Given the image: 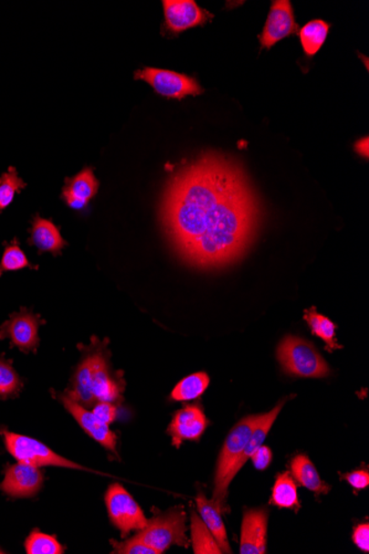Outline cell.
Returning <instances> with one entry per match:
<instances>
[{
	"instance_id": "1",
	"label": "cell",
	"mask_w": 369,
	"mask_h": 554,
	"mask_svg": "<svg viewBox=\"0 0 369 554\" xmlns=\"http://www.w3.org/2000/svg\"><path fill=\"white\" fill-rule=\"evenodd\" d=\"M260 209L243 170L208 153L166 186L160 221L170 246L192 267L216 269L241 258L257 234Z\"/></svg>"
},
{
	"instance_id": "2",
	"label": "cell",
	"mask_w": 369,
	"mask_h": 554,
	"mask_svg": "<svg viewBox=\"0 0 369 554\" xmlns=\"http://www.w3.org/2000/svg\"><path fill=\"white\" fill-rule=\"evenodd\" d=\"M106 344L93 338L90 345H79L83 357L66 395L86 408L97 402L116 404L122 400L123 383L112 374Z\"/></svg>"
},
{
	"instance_id": "3",
	"label": "cell",
	"mask_w": 369,
	"mask_h": 554,
	"mask_svg": "<svg viewBox=\"0 0 369 554\" xmlns=\"http://www.w3.org/2000/svg\"><path fill=\"white\" fill-rule=\"evenodd\" d=\"M264 414L260 416H251L244 417L231 429L221 449L220 459H218L215 476L214 502L218 510H225V504L228 495V487L232 481V469L235 467L238 458L243 452L244 447L251 438L254 427L262 421Z\"/></svg>"
},
{
	"instance_id": "4",
	"label": "cell",
	"mask_w": 369,
	"mask_h": 554,
	"mask_svg": "<svg viewBox=\"0 0 369 554\" xmlns=\"http://www.w3.org/2000/svg\"><path fill=\"white\" fill-rule=\"evenodd\" d=\"M186 531V512L183 507L179 506L168 511L156 512L147 527L135 537L160 554L171 546L189 547Z\"/></svg>"
},
{
	"instance_id": "5",
	"label": "cell",
	"mask_w": 369,
	"mask_h": 554,
	"mask_svg": "<svg viewBox=\"0 0 369 554\" xmlns=\"http://www.w3.org/2000/svg\"><path fill=\"white\" fill-rule=\"evenodd\" d=\"M278 359L289 374L301 377H325L330 367L311 342L289 335L281 342Z\"/></svg>"
},
{
	"instance_id": "6",
	"label": "cell",
	"mask_w": 369,
	"mask_h": 554,
	"mask_svg": "<svg viewBox=\"0 0 369 554\" xmlns=\"http://www.w3.org/2000/svg\"><path fill=\"white\" fill-rule=\"evenodd\" d=\"M5 446L18 462L35 466V467H60L77 470L92 471L79 464L62 457L46 445L37 439L25 436L8 431H2Z\"/></svg>"
},
{
	"instance_id": "7",
	"label": "cell",
	"mask_w": 369,
	"mask_h": 554,
	"mask_svg": "<svg viewBox=\"0 0 369 554\" xmlns=\"http://www.w3.org/2000/svg\"><path fill=\"white\" fill-rule=\"evenodd\" d=\"M106 505L112 524L127 537L129 532L142 530L147 527L148 519L138 502L129 495L124 487L113 484L106 494Z\"/></svg>"
},
{
	"instance_id": "8",
	"label": "cell",
	"mask_w": 369,
	"mask_h": 554,
	"mask_svg": "<svg viewBox=\"0 0 369 554\" xmlns=\"http://www.w3.org/2000/svg\"><path fill=\"white\" fill-rule=\"evenodd\" d=\"M135 79L143 80L159 95L181 100L187 96H200L204 90L194 77L170 70L143 68L134 75Z\"/></svg>"
},
{
	"instance_id": "9",
	"label": "cell",
	"mask_w": 369,
	"mask_h": 554,
	"mask_svg": "<svg viewBox=\"0 0 369 554\" xmlns=\"http://www.w3.org/2000/svg\"><path fill=\"white\" fill-rule=\"evenodd\" d=\"M46 323L40 315L22 308L10 315L9 320L0 325V341L9 339L12 344L27 354L37 352L40 339L38 330Z\"/></svg>"
},
{
	"instance_id": "10",
	"label": "cell",
	"mask_w": 369,
	"mask_h": 554,
	"mask_svg": "<svg viewBox=\"0 0 369 554\" xmlns=\"http://www.w3.org/2000/svg\"><path fill=\"white\" fill-rule=\"evenodd\" d=\"M43 471L33 465L18 462L7 465L0 491L12 499L34 498L43 489Z\"/></svg>"
},
{
	"instance_id": "11",
	"label": "cell",
	"mask_w": 369,
	"mask_h": 554,
	"mask_svg": "<svg viewBox=\"0 0 369 554\" xmlns=\"http://www.w3.org/2000/svg\"><path fill=\"white\" fill-rule=\"evenodd\" d=\"M58 400L66 410L75 417L76 421L89 436L101 445L104 448L116 454L117 452V434L113 433L106 424L95 416V414L87 410L81 404L72 400L66 393H60Z\"/></svg>"
},
{
	"instance_id": "12",
	"label": "cell",
	"mask_w": 369,
	"mask_h": 554,
	"mask_svg": "<svg viewBox=\"0 0 369 554\" xmlns=\"http://www.w3.org/2000/svg\"><path fill=\"white\" fill-rule=\"evenodd\" d=\"M298 29L292 4L289 0H275L270 9L262 35L260 36V43L262 48H272L279 41L295 34Z\"/></svg>"
},
{
	"instance_id": "13",
	"label": "cell",
	"mask_w": 369,
	"mask_h": 554,
	"mask_svg": "<svg viewBox=\"0 0 369 554\" xmlns=\"http://www.w3.org/2000/svg\"><path fill=\"white\" fill-rule=\"evenodd\" d=\"M208 426L207 418L201 408L197 405H187L175 414L171 419L168 433L176 448L185 441H199Z\"/></svg>"
},
{
	"instance_id": "14",
	"label": "cell",
	"mask_w": 369,
	"mask_h": 554,
	"mask_svg": "<svg viewBox=\"0 0 369 554\" xmlns=\"http://www.w3.org/2000/svg\"><path fill=\"white\" fill-rule=\"evenodd\" d=\"M163 7L166 26L175 34L204 25L211 17L192 0H164Z\"/></svg>"
},
{
	"instance_id": "15",
	"label": "cell",
	"mask_w": 369,
	"mask_h": 554,
	"mask_svg": "<svg viewBox=\"0 0 369 554\" xmlns=\"http://www.w3.org/2000/svg\"><path fill=\"white\" fill-rule=\"evenodd\" d=\"M268 510L251 509L244 512L241 538V554H263L267 551Z\"/></svg>"
},
{
	"instance_id": "16",
	"label": "cell",
	"mask_w": 369,
	"mask_h": 554,
	"mask_svg": "<svg viewBox=\"0 0 369 554\" xmlns=\"http://www.w3.org/2000/svg\"><path fill=\"white\" fill-rule=\"evenodd\" d=\"M98 190V182L91 168H87L75 178L67 179L62 190V198L74 210H83L95 198Z\"/></svg>"
},
{
	"instance_id": "17",
	"label": "cell",
	"mask_w": 369,
	"mask_h": 554,
	"mask_svg": "<svg viewBox=\"0 0 369 554\" xmlns=\"http://www.w3.org/2000/svg\"><path fill=\"white\" fill-rule=\"evenodd\" d=\"M30 245L38 248L40 252H50L60 255L67 242L62 238L59 228L54 222L36 215L31 228Z\"/></svg>"
},
{
	"instance_id": "18",
	"label": "cell",
	"mask_w": 369,
	"mask_h": 554,
	"mask_svg": "<svg viewBox=\"0 0 369 554\" xmlns=\"http://www.w3.org/2000/svg\"><path fill=\"white\" fill-rule=\"evenodd\" d=\"M197 509H199L202 521L205 522L211 535L214 536L218 546L222 553H231L230 541H228L225 524H223L220 511L218 510L212 500H208L204 494L200 493L196 498Z\"/></svg>"
},
{
	"instance_id": "19",
	"label": "cell",
	"mask_w": 369,
	"mask_h": 554,
	"mask_svg": "<svg viewBox=\"0 0 369 554\" xmlns=\"http://www.w3.org/2000/svg\"><path fill=\"white\" fill-rule=\"evenodd\" d=\"M285 401H281L272 411L264 414L262 421L254 427L246 447H244L241 457L238 458V462L232 469V478H235V476L239 473V470L243 467V465L246 464L247 460L251 459L253 453L263 445L264 439L268 436L270 429H272L275 419H277L279 413L282 410Z\"/></svg>"
},
{
	"instance_id": "20",
	"label": "cell",
	"mask_w": 369,
	"mask_h": 554,
	"mask_svg": "<svg viewBox=\"0 0 369 554\" xmlns=\"http://www.w3.org/2000/svg\"><path fill=\"white\" fill-rule=\"evenodd\" d=\"M291 471H292V476L299 485L313 491L316 496L330 493L331 486L321 479L318 470H316L308 456H295L291 462Z\"/></svg>"
},
{
	"instance_id": "21",
	"label": "cell",
	"mask_w": 369,
	"mask_h": 554,
	"mask_svg": "<svg viewBox=\"0 0 369 554\" xmlns=\"http://www.w3.org/2000/svg\"><path fill=\"white\" fill-rule=\"evenodd\" d=\"M329 33L330 24L321 19L312 20L301 28L299 35L304 54L308 56L318 54Z\"/></svg>"
},
{
	"instance_id": "22",
	"label": "cell",
	"mask_w": 369,
	"mask_h": 554,
	"mask_svg": "<svg viewBox=\"0 0 369 554\" xmlns=\"http://www.w3.org/2000/svg\"><path fill=\"white\" fill-rule=\"evenodd\" d=\"M272 504L279 508L294 509L295 511L301 508L296 485L290 473L280 474L275 480Z\"/></svg>"
},
{
	"instance_id": "23",
	"label": "cell",
	"mask_w": 369,
	"mask_h": 554,
	"mask_svg": "<svg viewBox=\"0 0 369 554\" xmlns=\"http://www.w3.org/2000/svg\"><path fill=\"white\" fill-rule=\"evenodd\" d=\"M210 376L204 372L195 373L181 380L171 392L170 398L176 402H189L196 400L204 395L210 385Z\"/></svg>"
},
{
	"instance_id": "24",
	"label": "cell",
	"mask_w": 369,
	"mask_h": 554,
	"mask_svg": "<svg viewBox=\"0 0 369 554\" xmlns=\"http://www.w3.org/2000/svg\"><path fill=\"white\" fill-rule=\"evenodd\" d=\"M191 539L196 554H220L221 549L205 522L191 512Z\"/></svg>"
},
{
	"instance_id": "25",
	"label": "cell",
	"mask_w": 369,
	"mask_h": 554,
	"mask_svg": "<svg viewBox=\"0 0 369 554\" xmlns=\"http://www.w3.org/2000/svg\"><path fill=\"white\" fill-rule=\"evenodd\" d=\"M304 319L308 323L312 333L323 340L329 351L342 349L335 340L336 325L329 318L315 312L314 309L306 310Z\"/></svg>"
},
{
	"instance_id": "26",
	"label": "cell",
	"mask_w": 369,
	"mask_h": 554,
	"mask_svg": "<svg viewBox=\"0 0 369 554\" xmlns=\"http://www.w3.org/2000/svg\"><path fill=\"white\" fill-rule=\"evenodd\" d=\"M24 382L14 369L13 361L0 355V401H7L19 395Z\"/></svg>"
},
{
	"instance_id": "27",
	"label": "cell",
	"mask_w": 369,
	"mask_h": 554,
	"mask_svg": "<svg viewBox=\"0 0 369 554\" xmlns=\"http://www.w3.org/2000/svg\"><path fill=\"white\" fill-rule=\"evenodd\" d=\"M26 552L28 554H62L65 548L60 545L55 536L46 535L36 529L30 533L25 542Z\"/></svg>"
},
{
	"instance_id": "28",
	"label": "cell",
	"mask_w": 369,
	"mask_h": 554,
	"mask_svg": "<svg viewBox=\"0 0 369 554\" xmlns=\"http://www.w3.org/2000/svg\"><path fill=\"white\" fill-rule=\"evenodd\" d=\"M25 268L38 269V266L31 265L27 256L20 248L19 241L14 240L5 248L2 261H0V276L4 272L22 271Z\"/></svg>"
},
{
	"instance_id": "29",
	"label": "cell",
	"mask_w": 369,
	"mask_h": 554,
	"mask_svg": "<svg viewBox=\"0 0 369 554\" xmlns=\"http://www.w3.org/2000/svg\"><path fill=\"white\" fill-rule=\"evenodd\" d=\"M27 184L19 178L17 169L9 168L0 176V211L13 203L15 194L20 193Z\"/></svg>"
},
{
	"instance_id": "30",
	"label": "cell",
	"mask_w": 369,
	"mask_h": 554,
	"mask_svg": "<svg viewBox=\"0 0 369 554\" xmlns=\"http://www.w3.org/2000/svg\"><path fill=\"white\" fill-rule=\"evenodd\" d=\"M111 546L113 547V553L117 554H159L153 548L140 541L137 537L123 542L111 540Z\"/></svg>"
},
{
	"instance_id": "31",
	"label": "cell",
	"mask_w": 369,
	"mask_h": 554,
	"mask_svg": "<svg viewBox=\"0 0 369 554\" xmlns=\"http://www.w3.org/2000/svg\"><path fill=\"white\" fill-rule=\"evenodd\" d=\"M91 412L95 414V416L98 421H101L108 426L117 421L118 407L114 403L97 402L96 405L92 407Z\"/></svg>"
},
{
	"instance_id": "32",
	"label": "cell",
	"mask_w": 369,
	"mask_h": 554,
	"mask_svg": "<svg viewBox=\"0 0 369 554\" xmlns=\"http://www.w3.org/2000/svg\"><path fill=\"white\" fill-rule=\"evenodd\" d=\"M342 478L357 490L365 489L369 485V474L366 469L352 471L350 474L343 475Z\"/></svg>"
},
{
	"instance_id": "33",
	"label": "cell",
	"mask_w": 369,
	"mask_h": 554,
	"mask_svg": "<svg viewBox=\"0 0 369 554\" xmlns=\"http://www.w3.org/2000/svg\"><path fill=\"white\" fill-rule=\"evenodd\" d=\"M252 463L254 467L259 470H264L269 467V465L272 464V452L267 446H260L256 452L251 456Z\"/></svg>"
},
{
	"instance_id": "34",
	"label": "cell",
	"mask_w": 369,
	"mask_h": 554,
	"mask_svg": "<svg viewBox=\"0 0 369 554\" xmlns=\"http://www.w3.org/2000/svg\"><path fill=\"white\" fill-rule=\"evenodd\" d=\"M353 541L355 545L361 549L364 552L369 551V526L368 524H362L355 528L353 532Z\"/></svg>"
},
{
	"instance_id": "35",
	"label": "cell",
	"mask_w": 369,
	"mask_h": 554,
	"mask_svg": "<svg viewBox=\"0 0 369 554\" xmlns=\"http://www.w3.org/2000/svg\"><path fill=\"white\" fill-rule=\"evenodd\" d=\"M368 138H361L360 141H357L355 143V151L361 155V157L364 158H368V154H369V144H368Z\"/></svg>"
}]
</instances>
